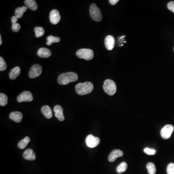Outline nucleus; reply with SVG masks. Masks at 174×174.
I'll use <instances>...</instances> for the list:
<instances>
[{"label": "nucleus", "mask_w": 174, "mask_h": 174, "mask_svg": "<svg viewBox=\"0 0 174 174\" xmlns=\"http://www.w3.org/2000/svg\"></svg>", "instance_id": "obj_35"}, {"label": "nucleus", "mask_w": 174, "mask_h": 174, "mask_svg": "<svg viewBox=\"0 0 174 174\" xmlns=\"http://www.w3.org/2000/svg\"><path fill=\"white\" fill-rule=\"evenodd\" d=\"M18 18H17L15 15L13 16L11 18V22H12V24L17 23L18 22Z\"/></svg>", "instance_id": "obj_32"}, {"label": "nucleus", "mask_w": 174, "mask_h": 174, "mask_svg": "<svg viewBox=\"0 0 174 174\" xmlns=\"http://www.w3.org/2000/svg\"><path fill=\"white\" fill-rule=\"evenodd\" d=\"M33 100V96L30 91H24L17 97V101L19 103L23 102H31Z\"/></svg>", "instance_id": "obj_9"}, {"label": "nucleus", "mask_w": 174, "mask_h": 174, "mask_svg": "<svg viewBox=\"0 0 174 174\" xmlns=\"http://www.w3.org/2000/svg\"><path fill=\"white\" fill-rule=\"evenodd\" d=\"M25 4L26 7L32 11H36L38 9V5L35 0H26Z\"/></svg>", "instance_id": "obj_19"}, {"label": "nucleus", "mask_w": 174, "mask_h": 174, "mask_svg": "<svg viewBox=\"0 0 174 174\" xmlns=\"http://www.w3.org/2000/svg\"><path fill=\"white\" fill-rule=\"evenodd\" d=\"M144 152L145 153L148 155H155L156 153V151L155 149H151V148H145L144 149Z\"/></svg>", "instance_id": "obj_29"}, {"label": "nucleus", "mask_w": 174, "mask_h": 174, "mask_svg": "<svg viewBox=\"0 0 174 174\" xmlns=\"http://www.w3.org/2000/svg\"><path fill=\"white\" fill-rule=\"evenodd\" d=\"M123 155V152L120 149H114L110 153L108 157V160L110 162H113L117 158L122 156Z\"/></svg>", "instance_id": "obj_12"}, {"label": "nucleus", "mask_w": 174, "mask_h": 174, "mask_svg": "<svg viewBox=\"0 0 174 174\" xmlns=\"http://www.w3.org/2000/svg\"><path fill=\"white\" fill-rule=\"evenodd\" d=\"M42 67L40 65L36 64L33 65L30 69L29 76L31 78H35L41 75Z\"/></svg>", "instance_id": "obj_6"}, {"label": "nucleus", "mask_w": 174, "mask_h": 174, "mask_svg": "<svg viewBox=\"0 0 174 174\" xmlns=\"http://www.w3.org/2000/svg\"><path fill=\"white\" fill-rule=\"evenodd\" d=\"M127 168V164L125 162H122L118 165L117 168V171L118 174L123 173L125 172Z\"/></svg>", "instance_id": "obj_24"}, {"label": "nucleus", "mask_w": 174, "mask_h": 174, "mask_svg": "<svg viewBox=\"0 0 174 174\" xmlns=\"http://www.w3.org/2000/svg\"><path fill=\"white\" fill-rule=\"evenodd\" d=\"M42 113L46 118L50 119L52 117V113L51 108L48 105L43 106L41 108Z\"/></svg>", "instance_id": "obj_18"}, {"label": "nucleus", "mask_w": 174, "mask_h": 174, "mask_svg": "<svg viewBox=\"0 0 174 174\" xmlns=\"http://www.w3.org/2000/svg\"><path fill=\"white\" fill-rule=\"evenodd\" d=\"M94 88L93 83L89 81L85 82L83 83H78L75 87L77 93L80 95L90 94L93 91Z\"/></svg>", "instance_id": "obj_2"}, {"label": "nucleus", "mask_w": 174, "mask_h": 174, "mask_svg": "<svg viewBox=\"0 0 174 174\" xmlns=\"http://www.w3.org/2000/svg\"><path fill=\"white\" fill-rule=\"evenodd\" d=\"M174 126L172 125H168L165 126L161 131L162 138L165 139L169 138L174 131Z\"/></svg>", "instance_id": "obj_8"}, {"label": "nucleus", "mask_w": 174, "mask_h": 174, "mask_svg": "<svg viewBox=\"0 0 174 174\" xmlns=\"http://www.w3.org/2000/svg\"><path fill=\"white\" fill-rule=\"evenodd\" d=\"M100 142V140L99 138L94 136L91 135H88L86 139L87 146L90 148H94L97 147L99 144Z\"/></svg>", "instance_id": "obj_7"}, {"label": "nucleus", "mask_w": 174, "mask_h": 174, "mask_svg": "<svg viewBox=\"0 0 174 174\" xmlns=\"http://www.w3.org/2000/svg\"><path fill=\"white\" fill-rule=\"evenodd\" d=\"M167 8L170 11L174 13V2L172 1L167 4Z\"/></svg>", "instance_id": "obj_31"}, {"label": "nucleus", "mask_w": 174, "mask_h": 174, "mask_svg": "<svg viewBox=\"0 0 174 174\" xmlns=\"http://www.w3.org/2000/svg\"><path fill=\"white\" fill-rule=\"evenodd\" d=\"M9 118L11 120H13L15 122L19 123L22 121L23 115L22 113L20 112H13L10 114Z\"/></svg>", "instance_id": "obj_15"}, {"label": "nucleus", "mask_w": 174, "mask_h": 174, "mask_svg": "<svg viewBox=\"0 0 174 174\" xmlns=\"http://www.w3.org/2000/svg\"><path fill=\"white\" fill-rule=\"evenodd\" d=\"M147 168L149 174H155L156 173V168L152 162H148L147 165Z\"/></svg>", "instance_id": "obj_23"}, {"label": "nucleus", "mask_w": 174, "mask_h": 174, "mask_svg": "<svg viewBox=\"0 0 174 174\" xmlns=\"http://www.w3.org/2000/svg\"><path fill=\"white\" fill-rule=\"evenodd\" d=\"M78 80V76L76 73L67 72L60 74L58 78L59 84L62 85H67L73 82H75Z\"/></svg>", "instance_id": "obj_1"}, {"label": "nucleus", "mask_w": 174, "mask_h": 174, "mask_svg": "<svg viewBox=\"0 0 174 174\" xmlns=\"http://www.w3.org/2000/svg\"><path fill=\"white\" fill-rule=\"evenodd\" d=\"M37 55L41 58H47L51 56V52L49 49L42 47L38 49Z\"/></svg>", "instance_id": "obj_16"}, {"label": "nucleus", "mask_w": 174, "mask_h": 174, "mask_svg": "<svg viewBox=\"0 0 174 174\" xmlns=\"http://www.w3.org/2000/svg\"><path fill=\"white\" fill-rule=\"evenodd\" d=\"M60 41V39L59 37H54L53 36H49L47 37L46 45L50 46L54 43H58Z\"/></svg>", "instance_id": "obj_22"}, {"label": "nucleus", "mask_w": 174, "mask_h": 174, "mask_svg": "<svg viewBox=\"0 0 174 174\" xmlns=\"http://www.w3.org/2000/svg\"><path fill=\"white\" fill-rule=\"evenodd\" d=\"M50 22L52 24L56 25L60 22V15L57 10H52L49 14Z\"/></svg>", "instance_id": "obj_10"}, {"label": "nucleus", "mask_w": 174, "mask_h": 174, "mask_svg": "<svg viewBox=\"0 0 174 174\" xmlns=\"http://www.w3.org/2000/svg\"><path fill=\"white\" fill-rule=\"evenodd\" d=\"M21 73V70L19 67H15L11 71H10L9 77V78L12 80H15L18 76L20 75Z\"/></svg>", "instance_id": "obj_17"}, {"label": "nucleus", "mask_w": 174, "mask_h": 174, "mask_svg": "<svg viewBox=\"0 0 174 174\" xmlns=\"http://www.w3.org/2000/svg\"><path fill=\"white\" fill-rule=\"evenodd\" d=\"M105 47L108 50H111L115 46V40L114 37L111 36H108L105 37L104 40Z\"/></svg>", "instance_id": "obj_11"}, {"label": "nucleus", "mask_w": 174, "mask_h": 174, "mask_svg": "<svg viewBox=\"0 0 174 174\" xmlns=\"http://www.w3.org/2000/svg\"><path fill=\"white\" fill-rule=\"evenodd\" d=\"M2 45V40L1 36L0 35V45Z\"/></svg>", "instance_id": "obj_34"}, {"label": "nucleus", "mask_w": 174, "mask_h": 174, "mask_svg": "<svg viewBox=\"0 0 174 174\" xmlns=\"http://www.w3.org/2000/svg\"><path fill=\"white\" fill-rule=\"evenodd\" d=\"M54 111L55 112V116L58 118L60 121H64V115L63 114V109L60 105H57L54 108Z\"/></svg>", "instance_id": "obj_13"}, {"label": "nucleus", "mask_w": 174, "mask_h": 174, "mask_svg": "<svg viewBox=\"0 0 174 174\" xmlns=\"http://www.w3.org/2000/svg\"><path fill=\"white\" fill-rule=\"evenodd\" d=\"M103 88L105 93L110 96L115 94L117 91L116 83L112 80H107L104 81Z\"/></svg>", "instance_id": "obj_3"}, {"label": "nucleus", "mask_w": 174, "mask_h": 174, "mask_svg": "<svg viewBox=\"0 0 174 174\" xmlns=\"http://www.w3.org/2000/svg\"><path fill=\"white\" fill-rule=\"evenodd\" d=\"M35 33L37 38H39L44 36L45 34V30L42 27H36L35 28Z\"/></svg>", "instance_id": "obj_25"}, {"label": "nucleus", "mask_w": 174, "mask_h": 174, "mask_svg": "<svg viewBox=\"0 0 174 174\" xmlns=\"http://www.w3.org/2000/svg\"><path fill=\"white\" fill-rule=\"evenodd\" d=\"M118 1H119L118 0H110L109 2H110L111 5H116V4H117Z\"/></svg>", "instance_id": "obj_33"}, {"label": "nucleus", "mask_w": 174, "mask_h": 174, "mask_svg": "<svg viewBox=\"0 0 174 174\" xmlns=\"http://www.w3.org/2000/svg\"><path fill=\"white\" fill-rule=\"evenodd\" d=\"M30 142V138L29 137H25L21 141H19V143H18V147L20 149H24L25 148L29 143Z\"/></svg>", "instance_id": "obj_21"}, {"label": "nucleus", "mask_w": 174, "mask_h": 174, "mask_svg": "<svg viewBox=\"0 0 174 174\" xmlns=\"http://www.w3.org/2000/svg\"><path fill=\"white\" fill-rule=\"evenodd\" d=\"M7 68V65L4 60V58L0 57V71H4Z\"/></svg>", "instance_id": "obj_27"}, {"label": "nucleus", "mask_w": 174, "mask_h": 174, "mask_svg": "<svg viewBox=\"0 0 174 174\" xmlns=\"http://www.w3.org/2000/svg\"><path fill=\"white\" fill-rule=\"evenodd\" d=\"M20 28H21V26L20 24L17 23L13 24L12 25V30L14 32H17L20 30Z\"/></svg>", "instance_id": "obj_30"}, {"label": "nucleus", "mask_w": 174, "mask_h": 174, "mask_svg": "<svg viewBox=\"0 0 174 174\" xmlns=\"http://www.w3.org/2000/svg\"><path fill=\"white\" fill-rule=\"evenodd\" d=\"M28 8L26 6H22V7H18L15 12V15L18 19H20L22 17L24 13L27 10Z\"/></svg>", "instance_id": "obj_20"}, {"label": "nucleus", "mask_w": 174, "mask_h": 174, "mask_svg": "<svg viewBox=\"0 0 174 174\" xmlns=\"http://www.w3.org/2000/svg\"><path fill=\"white\" fill-rule=\"evenodd\" d=\"M23 157L26 160L34 161L36 159V154L32 149H28L24 152Z\"/></svg>", "instance_id": "obj_14"}, {"label": "nucleus", "mask_w": 174, "mask_h": 174, "mask_svg": "<svg viewBox=\"0 0 174 174\" xmlns=\"http://www.w3.org/2000/svg\"><path fill=\"white\" fill-rule=\"evenodd\" d=\"M167 174H174V163H170L167 167Z\"/></svg>", "instance_id": "obj_28"}, {"label": "nucleus", "mask_w": 174, "mask_h": 174, "mask_svg": "<svg viewBox=\"0 0 174 174\" xmlns=\"http://www.w3.org/2000/svg\"><path fill=\"white\" fill-rule=\"evenodd\" d=\"M76 54L80 59H83L87 60H91L94 57V51L90 49H80L77 51Z\"/></svg>", "instance_id": "obj_4"}, {"label": "nucleus", "mask_w": 174, "mask_h": 174, "mask_svg": "<svg viewBox=\"0 0 174 174\" xmlns=\"http://www.w3.org/2000/svg\"><path fill=\"white\" fill-rule=\"evenodd\" d=\"M90 12L91 18L95 22H101L102 19V15L101 10L95 4L91 5L90 9Z\"/></svg>", "instance_id": "obj_5"}, {"label": "nucleus", "mask_w": 174, "mask_h": 174, "mask_svg": "<svg viewBox=\"0 0 174 174\" xmlns=\"http://www.w3.org/2000/svg\"><path fill=\"white\" fill-rule=\"evenodd\" d=\"M8 97L5 94L1 93L0 94V105L2 107H5L7 104Z\"/></svg>", "instance_id": "obj_26"}]
</instances>
